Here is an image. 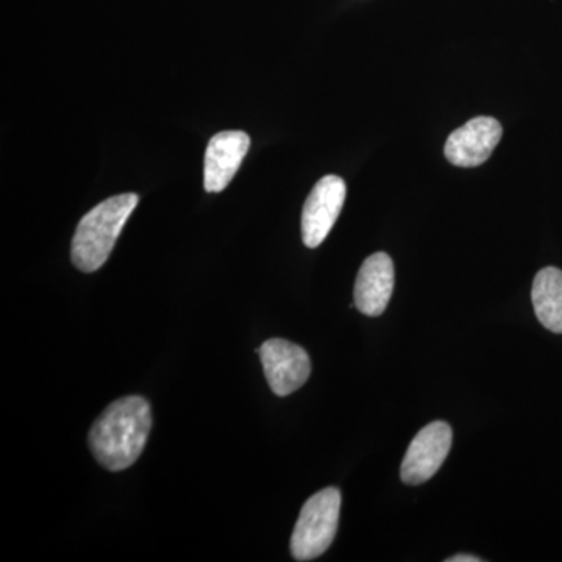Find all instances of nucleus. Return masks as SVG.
<instances>
[{
	"label": "nucleus",
	"mask_w": 562,
	"mask_h": 562,
	"mask_svg": "<svg viewBox=\"0 0 562 562\" xmlns=\"http://www.w3.org/2000/svg\"><path fill=\"white\" fill-rule=\"evenodd\" d=\"M447 562H482V558L472 557V554H457V557L449 558Z\"/></svg>",
	"instance_id": "9b49d317"
},
{
	"label": "nucleus",
	"mask_w": 562,
	"mask_h": 562,
	"mask_svg": "<svg viewBox=\"0 0 562 562\" xmlns=\"http://www.w3.org/2000/svg\"><path fill=\"white\" fill-rule=\"evenodd\" d=\"M138 202V194L133 192L114 195L81 217L70 247V258L79 271L95 272L105 265Z\"/></svg>",
	"instance_id": "f03ea898"
},
{
	"label": "nucleus",
	"mask_w": 562,
	"mask_h": 562,
	"mask_svg": "<svg viewBox=\"0 0 562 562\" xmlns=\"http://www.w3.org/2000/svg\"><path fill=\"white\" fill-rule=\"evenodd\" d=\"M341 513V492L327 487L316 492L303 505L291 538V553L295 561H313L330 549L338 531Z\"/></svg>",
	"instance_id": "7ed1b4c3"
},
{
	"label": "nucleus",
	"mask_w": 562,
	"mask_h": 562,
	"mask_svg": "<svg viewBox=\"0 0 562 562\" xmlns=\"http://www.w3.org/2000/svg\"><path fill=\"white\" fill-rule=\"evenodd\" d=\"M346 181L338 176H325L314 184L302 211L303 244L316 249L327 238L346 202Z\"/></svg>",
	"instance_id": "39448f33"
},
{
	"label": "nucleus",
	"mask_w": 562,
	"mask_h": 562,
	"mask_svg": "<svg viewBox=\"0 0 562 562\" xmlns=\"http://www.w3.org/2000/svg\"><path fill=\"white\" fill-rule=\"evenodd\" d=\"M266 380L279 397H286L308 382L312 361L297 344L284 339H269L258 350Z\"/></svg>",
	"instance_id": "423d86ee"
},
{
	"label": "nucleus",
	"mask_w": 562,
	"mask_h": 562,
	"mask_svg": "<svg viewBox=\"0 0 562 562\" xmlns=\"http://www.w3.org/2000/svg\"><path fill=\"white\" fill-rule=\"evenodd\" d=\"M150 428L149 402L128 395L106 406L92 425L88 442L99 464L109 471H125L143 453Z\"/></svg>",
	"instance_id": "f257e3e1"
},
{
	"label": "nucleus",
	"mask_w": 562,
	"mask_h": 562,
	"mask_svg": "<svg viewBox=\"0 0 562 562\" xmlns=\"http://www.w3.org/2000/svg\"><path fill=\"white\" fill-rule=\"evenodd\" d=\"M531 302L539 322L552 333H562V271L543 268L536 273Z\"/></svg>",
	"instance_id": "9d476101"
},
{
	"label": "nucleus",
	"mask_w": 562,
	"mask_h": 562,
	"mask_svg": "<svg viewBox=\"0 0 562 562\" xmlns=\"http://www.w3.org/2000/svg\"><path fill=\"white\" fill-rule=\"evenodd\" d=\"M453 432L442 420L431 422L422 428L403 458L401 479L409 486L428 482L441 469L452 449Z\"/></svg>",
	"instance_id": "20e7f679"
},
{
	"label": "nucleus",
	"mask_w": 562,
	"mask_h": 562,
	"mask_svg": "<svg viewBox=\"0 0 562 562\" xmlns=\"http://www.w3.org/2000/svg\"><path fill=\"white\" fill-rule=\"evenodd\" d=\"M395 271L390 255L379 251L362 262L355 281V306L366 316H382L394 291Z\"/></svg>",
	"instance_id": "1a4fd4ad"
},
{
	"label": "nucleus",
	"mask_w": 562,
	"mask_h": 562,
	"mask_svg": "<svg viewBox=\"0 0 562 562\" xmlns=\"http://www.w3.org/2000/svg\"><path fill=\"white\" fill-rule=\"evenodd\" d=\"M250 147V136L241 131L221 132L210 139L205 151L203 184L209 192H221L231 184Z\"/></svg>",
	"instance_id": "6e6552de"
},
{
	"label": "nucleus",
	"mask_w": 562,
	"mask_h": 562,
	"mask_svg": "<svg viewBox=\"0 0 562 562\" xmlns=\"http://www.w3.org/2000/svg\"><path fill=\"white\" fill-rule=\"evenodd\" d=\"M502 135V124L494 117H473L468 124L450 133L443 154L454 166L476 168L490 160L492 151L501 143Z\"/></svg>",
	"instance_id": "0eeeda50"
}]
</instances>
